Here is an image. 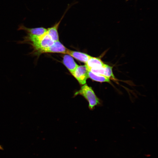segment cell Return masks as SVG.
Segmentation results:
<instances>
[{"mask_svg":"<svg viewBox=\"0 0 158 158\" xmlns=\"http://www.w3.org/2000/svg\"><path fill=\"white\" fill-rule=\"evenodd\" d=\"M63 63L71 74H72L78 66L74 61L73 57L67 54L63 56Z\"/></svg>","mask_w":158,"mask_h":158,"instance_id":"52a82bcc","label":"cell"},{"mask_svg":"<svg viewBox=\"0 0 158 158\" xmlns=\"http://www.w3.org/2000/svg\"><path fill=\"white\" fill-rule=\"evenodd\" d=\"M18 30L25 31L28 35L37 37L43 36L47 32V29L43 27L29 28L22 25L19 26Z\"/></svg>","mask_w":158,"mask_h":158,"instance_id":"5b68a950","label":"cell"},{"mask_svg":"<svg viewBox=\"0 0 158 158\" xmlns=\"http://www.w3.org/2000/svg\"><path fill=\"white\" fill-rule=\"evenodd\" d=\"M70 7L71 6L69 5L60 20L58 22L56 23L52 26L47 29V34L54 42L59 41L58 29L61 21Z\"/></svg>","mask_w":158,"mask_h":158,"instance_id":"8992f818","label":"cell"},{"mask_svg":"<svg viewBox=\"0 0 158 158\" xmlns=\"http://www.w3.org/2000/svg\"><path fill=\"white\" fill-rule=\"evenodd\" d=\"M129 0H126V1H128Z\"/></svg>","mask_w":158,"mask_h":158,"instance_id":"8fae6325","label":"cell"},{"mask_svg":"<svg viewBox=\"0 0 158 158\" xmlns=\"http://www.w3.org/2000/svg\"><path fill=\"white\" fill-rule=\"evenodd\" d=\"M89 70L96 75L105 76L110 79L115 78L112 71V67L106 64L103 67L91 68Z\"/></svg>","mask_w":158,"mask_h":158,"instance_id":"277c9868","label":"cell"},{"mask_svg":"<svg viewBox=\"0 0 158 158\" xmlns=\"http://www.w3.org/2000/svg\"><path fill=\"white\" fill-rule=\"evenodd\" d=\"M89 78H90L92 80L100 82H109L110 79L104 76L95 74L90 70L88 72Z\"/></svg>","mask_w":158,"mask_h":158,"instance_id":"30bf717a","label":"cell"},{"mask_svg":"<svg viewBox=\"0 0 158 158\" xmlns=\"http://www.w3.org/2000/svg\"><path fill=\"white\" fill-rule=\"evenodd\" d=\"M85 64L89 69L104 66V64L99 58L91 56Z\"/></svg>","mask_w":158,"mask_h":158,"instance_id":"9c48e42d","label":"cell"},{"mask_svg":"<svg viewBox=\"0 0 158 158\" xmlns=\"http://www.w3.org/2000/svg\"><path fill=\"white\" fill-rule=\"evenodd\" d=\"M78 95L83 96L87 100L89 103V107L91 110L100 104L99 99L92 88L86 84L83 85L79 90L76 91L74 96L75 97Z\"/></svg>","mask_w":158,"mask_h":158,"instance_id":"6da1fadb","label":"cell"},{"mask_svg":"<svg viewBox=\"0 0 158 158\" xmlns=\"http://www.w3.org/2000/svg\"><path fill=\"white\" fill-rule=\"evenodd\" d=\"M68 49L59 41L54 42L51 46L41 51L39 55L44 53H61L66 54Z\"/></svg>","mask_w":158,"mask_h":158,"instance_id":"3957f363","label":"cell"},{"mask_svg":"<svg viewBox=\"0 0 158 158\" xmlns=\"http://www.w3.org/2000/svg\"><path fill=\"white\" fill-rule=\"evenodd\" d=\"M66 54L71 56L76 59L86 63L91 57L90 55L81 52L74 51L68 49Z\"/></svg>","mask_w":158,"mask_h":158,"instance_id":"ba28073f","label":"cell"},{"mask_svg":"<svg viewBox=\"0 0 158 158\" xmlns=\"http://www.w3.org/2000/svg\"><path fill=\"white\" fill-rule=\"evenodd\" d=\"M89 70L86 64L78 65L72 75L80 84L83 85L86 83L87 79L89 78Z\"/></svg>","mask_w":158,"mask_h":158,"instance_id":"7a4b0ae2","label":"cell"}]
</instances>
